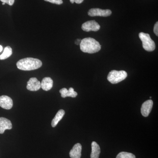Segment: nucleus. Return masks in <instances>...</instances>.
I'll return each instance as SVG.
<instances>
[{
	"label": "nucleus",
	"instance_id": "obj_1",
	"mask_svg": "<svg viewBox=\"0 0 158 158\" xmlns=\"http://www.w3.org/2000/svg\"><path fill=\"white\" fill-rule=\"evenodd\" d=\"M80 45L82 52L89 54L95 53L101 49L99 43L91 37H87L82 40Z\"/></svg>",
	"mask_w": 158,
	"mask_h": 158
},
{
	"label": "nucleus",
	"instance_id": "obj_2",
	"mask_svg": "<svg viewBox=\"0 0 158 158\" xmlns=\"http://www.w3.org/2000/svg\"><path fill=\"white\" fill-rule=\"evenodd\" d=\"M42 62L39 59L33 58H26L19 60L16 63L17 68L20 70L31 71L40 68Z\"/></svg>",
	"mask_w": 158,
	"mask_h": 158
},
{
	"label": "nucleus",
	"instance_id": "obj_3",
	"mask_svg": "<svg viewBox=\"0 0 158 158\" xmlns=\"http://www.w3.org/2000/svg\"><path fill=\"white\" fill-rule=\"evenodd\" d=\"M127 76V73L124 70H113L109 73L107 80L112 84H116L123 81Z\"/></svg>",
	"mask_w": 158,
	"mask_h": 158
},
{
	"label": "nucleus",
	"instance_id": "obj_4",
	"mask_svg": "<svg viewBox=\"0 0 158 158\" xmlns=\"http://www.w3.org/2000/svg\"><path fill=\"white\" fill-rule=\"evenodd\" d=\"M139 37L142 41L143 48L145 50L152 52L155 49V43L151 38L149 34L141 32L139 34Z\"/></svg>",
	"mask_w": 158,
	"mask_h": 158
},
{
	"label": "nucleus",
	"instance_id": "obj_5",
	"mask_svg": "<svg viewBox=\"0 0 158 158\" xmlns=\"http://www.w3.org/2000/svg\"><path fill=\"white\" fill-rule=\"evenodd\" d=\"M112 14V11L110 9H102L98 8H94L90 9L88 15L90 16H102L107 17Z\"/></svg>",
	"mask_w": 158,
	"mask_h": 158
},
{
	"label": "nucleus",
	"instance_id": "obj_6",
	"mask_svg": "<svg viewBox=\"0 0 158 158\" xmlns=\"http://www.w3.org/2000/svg\"><path fill=\"white\" fill-rule=\"evenodd\" d=\"M81 28L83 31L86 32L97 31L100 29V26L95 20H90L83 23Z\"/></svg>",
	"mask_w": 158,
	"mask_h": 158
},
{
	"label": "nucleus",
	"instance_id": "obj_7",
	"mask_svg": "<svg viewBox=\"0 0 158 158\" xmlns=\"http://www.w3.org/2000/svg\"><path fill=\"white\" fill-rule=\"evenodd\" d=\"M13 106V101L11 98L6 95L0 96V107L6 109L10 110Z\"/></svg>",
	"mask_w": 158,
	"mask_h": 158
},
{
	"label": "nucleus",
	"instance_id": "obj_8",
	"mask_svg": "<svg viewBox=\"0 0 158 158\" xmlns=\"http://www.w3.org/2000/svg\"><path fill=\"white\" fill-rule=\"evenodd\" d=\"M40 88V82L36 78H31L27 83V89L30 91H37Z\"/></svg>",
	"mask_w": 158,
	"mask_h": 158
},
{
	"label": "nucleus",
	"instance_id": "obj_9",
	"mask_svg": "<svg viewBox=\"0 0 158 158\" xmlns=\"http://www.w3.org/2000/svg\"><path fill=\"white\" fill-rule=\"evenodd\" d=\"M153 102L152 100H148L143 103L141 108V113L144 117H147L152 110Z\"/></svg>",
	"mask_w": 158,
	"mask_h": 158
},
{
	"label": "nucleus",
	"instance_id": "obj_10",
	"mask_svg": "<svg viewBox=\"0 0 158 158\" xmlns=\"http://www.w3.org/2000/svg\"><path fill=\"white\" fill-rule=\"evenodd\" d=\"M12 128L10 120L4 117H0V134H2L6 130H11Z\"/></svg>",
	"mask_w": 158,
	"mask_h": 158
},
{
	"label": "nucleus",
	"instance_id": "obj_11",
	"mask_svg": "<svg viewBox=\"0 0 158 158\" xmlns=\"http://www.w3.org/2000/svg\"><path fill=\"white\" fill-rule=\"evenodd\" d=\"M82 145L80 143H77L74 145L69 152L71 158H81V156Z\"/></svg>",
	"mask_w": 158,
	"mask_h": 158
},
{
	"label": "nucleus",
	"instance_id": "obj_12",
	"mask_svg": "<svg viewBox=\"0 0 158 158\" xmlns=\"http://www.w3.org/2000/svg\"><path fill=\"white\" fill-rule=\"evenodd\" d=\"M53 85V81L49 77H46L43 79L40 86L43 90L48 91L52 89Z\"/></svg>",
	"mask_w": 158,
	"mask_h": 158
},
{
	"label": "nucleus",
	"instance_id": "obj_13",
	"mask_svg": "<svg viewBox=\"0 0 158 158\" xmlns=\"http://www.w3.org/2000/svg\"><path fill=\"white\" fill-rule=\"evenodd\" d=\"M59 92L61 93V96L63 98L67 97H70L72 98L76 97L77 95V93L74 91L73 88H70L67 90L66 88H63L59 90Z\"/></svg>",
	"mask_w": 158,
	"mask_h": 158
},
{
	"label": "nucleus",
	"instance_id": "obj_14",
	"mask_svg": "<svg viewBox=\"0 0 158 158\" xmlns=\"http://www.w3.org/2000/svg\"><path fill=\"white\" fill-rule=\"evenodd\" d=\"M91 153L90 154V158H99L101 152L100 146L95 141H93L91 143Z\"/></svg>",
	"mask_w": 158,
	"mask_h": 158
},
{
	"label": "nucleus",
	"instance_id": "obj_15",
	"mask_svg": "<svg viewBox=\"0 0 158 158\" xmlns=\"http://www.w3.org/2000/svg\"><path fill=\"white\" fill-rule=\"evenodd\" d=\"M65 114V112L64 110H59L56 116L54 117L53 119H52V126L53 127H56L57 125L59 123V121L62 119Z\"/></svg>",
	"mask_w": 158,
	"mask_h": 158
},
{
	"label": "nucleus",
	"instance_id": "obj_16",
	"mask_svg": "<svg viewBox=\"0 0 158 158\" xmlns=\"http://www.w3.org/2000/svg\"><path fill=\"white\" fill-rule=\"evenodd\" d=\"M12 54V49L10 46L6 47L2 55H0V60H4L9 58Z\"/></svg>",
	"mask_w": 158,
	"mask_h": 158
},
{
	"label": "nucleus",
	"instance_id": "obj_17",
	"mask_svg": "<svg viewBox=\"0 0 158 158\" xmlns=\"http://www.w3.org/2000/svg\"><path fill=\"white\" fill-rule=\"evenodd\" d=\"M116 158H136L135 156L131 153L122 152L117 155Z\"/></svg>",
	"mask_w": 158,
	"mask_h": 158
},
{
	"label": "nucleus",
	"instance_id": "obj_18",
	"mask_svg": "<svg viewBox=\"0 0 158 158\" xmlns=\"http://www.w3.org/2000/svg\"><path fill=\"white\" fill-rule=\"evenodd\" d=\"M44 1L58 5H61L63 3L62 0H44Z\"/></svg>",
	"mask_w": 158,
	"mask_h": 158
},
{
	"label": "nucleus",
	"instance_id": "obj_19",
	"mask_svg": "<svg viewBox=\"0 0 158 158\" xmlns=\"http://www.w3.org/2000/svg\"><path fill=\"white\" fill-rule=\"evenodd\" d=\"M2 2L6 3L10 6H12L14 4L15 0H0Z\"/></svg>",
	"mask_w": 158,
	"mask_h": 158
},
{
	"label": "nucleus",
	"instance_id": "obj_20",
	"mask_svg": "<svg viewBox=\"0 0 158 158\" xmlns=\"http://www.w3.org/2000/svg\"><path fill=\"white\" fill-rule=\"evenodd\" d=\"M154 33L157 36H158V22H157L154 27Z\"/></svg>",
	"mask_w": 158,
	"mask_h": 158
},
{
	"label": "nucleus",
	"instance_id": "obj_21",
	"mask_svg": "<svg viewBox=\"0 0 158 158\" xmlns=\"http://www.w3.org/2000/svg\"><path fill=\"white\" fill-rule=\"evenodd\" d=\"M84 0H70V2L72 4H73L74 2H75L77 4H81L84 2Z\"/></svg>",
	"mask_w": 158,
	"mask_h": 158
},
{
	"label": "nucleus",
	"instance_id": "obj_22",
	"mask_svg": "<svg viewBox=\"0 0 158 158\" xmlns=\"http://www.w3.org/2000/svg\"><path fill=\"white\" fill-rule=\"evenodd\" d=\"M81 40H80V39L77 40L76 41H75V42H77V43L76 44L77 45H78V44H81Z\"/></svg>",
	"mask_w": 158,
	"mask_h": 158
},
{
	"label": "nucleus",
	"instance_id": "obj_23",
	"mask_svg": "<svg viewBox=\"0 0 158 158\" xmlns=\"http://www.w3.org/2000/svg\"><path fill=\"white\" fill-rule=\"evenodd\" d=\"M3 50V47L2 45H0V52Z\"/></svg>",
	"mask_w": 158,
	"mask_h": 158
},
{
	"label": "nucleus",
	"instance_id": "obj_24",
	"mask_svg": "<svg viewBox=\"0 0 158 158\" xmlns=\"http://www.w3.org/2000/svg\"><path fill=\"white\" fill-rule=\"evenodd\" d=\"M2 4V5H5V4H6V3L3 2Z\"/></svg>",
	"mask_w": 158,
	"mask_h": 158
}]
</instances>
